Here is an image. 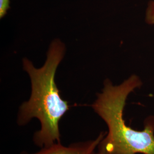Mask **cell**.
I'll use <instances>...</instances> for the list:
<instances>
[{"label":"cell","instance_id":"7a4b0ae2","mask_svg":"<svg viewBox=\"0 0 154 154\" xmlns=\"http://www.w3.org/2000/svg\"><path fill=\"white\" fill-rule=\"evenodd\" d=\"M143 85L140 78L133 74L118 85L110 79L91 105L94 111L106 124L108 131L99 143L102 154H154V116L144 121L143 130L126 125L123 112L128 97Z\"/></svg>","mask_w":154,"mask_h":154},{"label":"cell","instance_id":"6da1fadb","mask_svg":"<svg viewBox=\"0 0 154 154\" xmlns=\"http://www.w3.org/2000/svg\"><path fill=\"white\" fill-rule=\"evenodd\" d=\"M65 53V45L56 39L50 45L47 60L41 68L34 67L26 58L23 60V69L30 78L32 93L20 108L17 123L23 126L37 118L41 127L34 134L33 141L42 148L60 143L59 123L70 108L68 102L61 98L55 82L56 70Z\"/></svg>","mask_w":154,"mask_h":154},{"label":"cell","instance_id":"5b68a950","mask_svg":"<svg viewBox=\"0 0 154 154\" xmlns=\"http://www.w3.org/2000/svg\"><path fill=\"white\" fill-rule=\"evenodd\" d=\"M10 8V0H0V18H4Z\"/></svg>","mask_w":154,"mask_h":154},{"label":"cell","instance_id":"277c9868","mask_svg":"<svg viewBox=\"0 0 154 154\" xmlns=\"http://www.w3.org/2000/svg\"><path fill=\"white\" fill-rule=\"evenodd\" d=\"M145 22L149 25H154V0L149 1L145 12Z\"/></svg>","mask_w":154,"mask_h":154},{"label":"cell","instance_id":"3957f363","mask_svg":"<svg viewBox=\"0 0 154 154\" xmlns=\"http://www.w3.org/2000/svg\"><path fill=\"white\" fill-rule=\"evenodd\" d=\"M106 133L101 132L94 140L74 143L67 147L61 143H55L43 147L38 152L33 154H94L95 149L98 147Z\"/></svg>","mask_w":154,"mask_h":154},{"label":"cell","instance_id":"8992f818","mask_svg":"<svg viewBox=\"0 0 154 154\" xmlns=\"http://www.w3.org/2000/svg\"><path fill=\"white\" fill-rule=\"evenodd\" d=\"M94 154H100V153H99V152H95Z\"/></svg>","mask_w":154,"mask_h":154}]
</instances>
